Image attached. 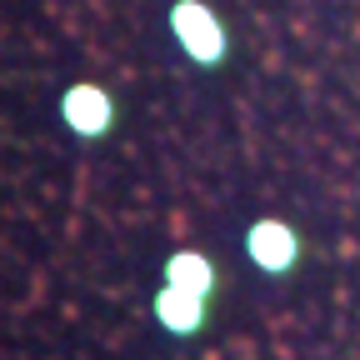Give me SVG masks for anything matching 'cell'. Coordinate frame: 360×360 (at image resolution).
<instances>
[{"label": "cell", "mask_w": 360, "mask_h": 360, "mask_svg": "<svg viewBox=\"0 0 360 360\" xmlns=\"http://www.w3.org/2000/svg\"><path fill=\"white\" fill-rule=\"evenodd\" d=\"M245 255L255 270H265V276H290V270L300 265V236L295 225L281 220V215H260L250 231H245Z\"/></svg>", "instance_id": "cell-2"}, {"label": "cell", "mask_w": 360, "mask_h": 360, "mask_svg": "<svg viewBox=\"0 0 360 360\" xmlns=\"http://www.w3.org/2000/svg\"><path fill=\"white\" fill-rule=\"evenodd\" d=\"M155 321H160V330L165 335H175V340H195L200 330H205V315H210V300L205 295H195V290H186V285H160L155 290Z\"/></svg>", "instance_id": "cell-4"}, {"label": "cell", "mask_w": 360, "mask_h": 360, "mask_svg": "<svg viewBox=\"0 0 360 360\" xmlns=\"http://www.w3.org/2000/svg\"><path fill=\"white\" fill-rule=\"evenodd\" d=\"M60 120H65L70 135H80V141H101V135H110V125H115V96L105 85H96V80H75L60 96Z\"/></svg>", "instance_id": "cell-3"}, {"label": "cell", "mask_w": 360, "mask_h": 360, "mask_svg": "<svg viewBox=\"0 0 360 360\" xmlns=\"http://www.w3.org/2000/svg\"><path fill=\"white\" fill-rule=\"evenodd\" d=\"M170 35L195 65H225L231 56V30L205 6V0H175L170 6Z\"/></svg>", "instance_id": "cell-1"}, {"label": "cell", "mask_w": 360, "mask_h": 360, "mask_svg": "<svg viewBox=\"0 0 360 360\" xmlns=\"http://www.w3.org/2000/svg\"><path fill=\"white\" fill-rule=\"evenodd\" d=\"M165 281L170 285H186V290H195V295H215V285H220V270H215V260L210 255H200V250H175V255H165Z\"/></svg>", "instance_id": "cell-5"}]
</instances>
